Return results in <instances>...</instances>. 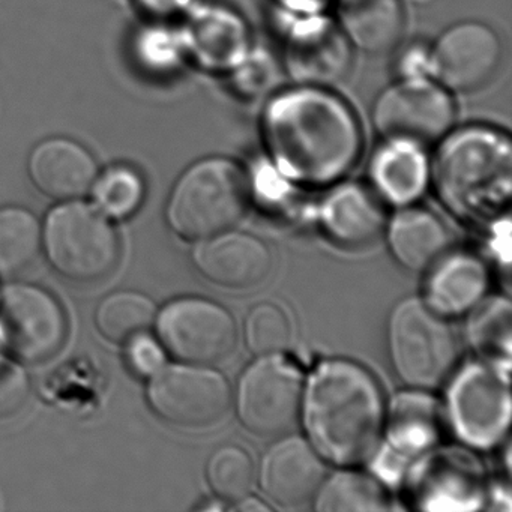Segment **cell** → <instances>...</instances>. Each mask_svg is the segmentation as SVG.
Instances as JSON below:
<instances>
[{
    "label": "cell",
    "mask_w": 512,
    "mask_h": 512,
    "mask_svg": "<svg viewBox=\"0 0 512 512\" xmlns=\"http://www.w3.org/2000/svg\"><path fill=\"white\" fill-rule=\"evenodd\" d=\"M502 43L493 29L463 22L446 29L427 55V71L446 91L473 92L499 70Z\"/></svg>",
    "instance_id": "9a60e30c"
},
{
    "label": "cell",
    "mask_w": 512,
    "mask_h": 512,
    "mask_svg": "<svg viewBox=\"0 0 512 512\" xmlns=\"http://www.w3.org/2000/svg\"><path fill=\"white\" fill-rule=\"evenodd\" d=\"M370 175L380 197L395 205H409L427 188L430 164L424 148L386 140L371 160Z\"/></svg>",
    "instance_id": "d4e9b609"
},
{
    "label": "cell",
    "mask_w": 512,
    "mask_h": 512,
    "mask_svg": "<svg viewBox=\"0 0 512 512\" xmlns=\"http://www.w3.org/2000/svg\"><path fill=\"white\" fill-rule=\"evenodd\" d=\"M404 478L413 505L424 511H475L485 499L484 469L464 449L433 448Z\"/></svg>",
    "instance_id": "7c38bea8"
},
{
    "label": "cell",
    "mask_w": 512,
    "mask_h": 512,
    "mask_svg": "<svg viewBox=\"0 0 512 512\" xmlns=\"http://www.w3.org/2000/svg\"><path fill=\"white\" fill-rule=\"evenodd\" d=\"M262 134L281 175L296 184H335L361 157L355 113L326 88L296 86L275 95L263 112Z\"/></svg>",
    "instance_id": "6da1fadb"
},
{
    "label": "cell",
    "mask_w": 512,
    "mask_h": 512,
    "mask_svg": "<svg viewBox=\"0 0 512 512\" xmlns=\"http://www.w3.org/2000/svg\"><path fill=\"white\" fill-rule=\"evenodd\" d=\"M53 268L74 283H95L112 274L119 260V239L100 209L65 203L50 212L44 232Z\"/></svg>",
    "instance_id": "8992f818"
},
{
    "label": "cell",
    "mask_w": 512,
    "mask_h": 512,
    "mask_svg": "<svg viewBox=\"0 0 512 512\" xmlns=\"http://www.w3.org/2000/svg\"><path fill=\"white\" fill-rule=\"evenodd\" d=\"M389 247L395 260L413 272H428L449 253L448 229L431 211L404 209L389 226Z\"/></svg>",
    "instance_id": "cb8c5ba5"
},
{
    "label": "cell",
    "mask_w": 512,
    "mask_h": 512,
    "mask_svg": "<svg viewBox=\"0 0 512 512\" xmlns=\"http://www.w3.org/2000/svg\"><path fill=\"white\" fill-rule=\"evenodd\" d=\"M40 251L37 218L25 209H0V281H14L28 274Z\"/></svg>",
    "instance_id": "4316f807"
},
{
    "label": "cell",
    "mask_w": 512,
    "mask_h": 512,
    "mask_svg": "<svg viewBox=\"0 0 512 512\" xmlns=\"http://www.w3.org/2000/svg\"><path fill=\"white\" fill-rule=\"evenodd\" d=\"M313 502L314 508L322 512L386 511L391 508L380 482L355 470H341L331 478L326 476Z\"/></svg>",
    "instance_id": "83f0119b"
},
{
    "label": "cell",
    "mask_w": 512,
    "mask_h": 512,
    "mask_svg": "<svg viewBox=\"0 0 512 512\" xmlns=\"http://www.w3.org/2000/svg\"><path fill=\"white\" fill-rule=\"evenodd\" d=\"M29 176L44 196L77 200L86 196L98 178L94 155L67 137H50L35 146L28 163Z\"/></svg>",
    "instance_id": "ffe728a7"
},
{
    "label": "cell",
    "mask_w": 512,
    "mask_h": 512,
    "mask_svg": "<svg viewBox=\"0 0 512 512\" xmlns=\"http://www.w3.org/2000/svg\"><path fill=\"white\" fill-rule=\"evenodd\" d=\"M275 2L293 13L311 16V14H320L331 0H275Z\"/></svg>",
    "instance_id": "8d00e7d4"
},
{
    "label": "cell",
    "mask_w": 512,
    "mask_h": 512,
    "mask_svg": "<svg viewBox=\"0 0 512 512\" xmlns=\"http://www.w3.org/2000/svg\"><path fill=\"white\" fill-rule=\"evenodd\" d=\"M320 220L332 241L346 248L373 244L386 226L382 200L359 184L335 188L320 209Z\"/></svg>",
    "instance_id": "44dd1931"
},
{
    "label": "cell",
    "mask_w": 512,
    "mask_h": 512,
    "mask_svg": "<svg viewBox=\"0 0 512 512\" xmlns=\"http://www.w3.org/2000/svg\"><path fill=\"white\" fill-rule=\"evenodd\" d=\"M28 397L29 382L25 371L13 361L0 358V421L19 415Z\"/></svg>",
    "instance_id": "836d02e7"
},
{
    "label": "cell",
    "mask_w": 512,
    "mask_h": 512,
    "mask_svg": "<svg viewBox=\"0 0 512 512\" xmlns=\"http://www.w3.org/2000/svg\"><path fill=\"white\" fill-rule=\"evenodd\" d=\"M352 44L337 22L319 14L302 16L284 43V65L298 86L331 88L352 70Z\"/></svg>",
    "instance_id": "2e32d148"
},
{
    "label": "cell",
    "mask_w": 512,
    "mask_h": 512,
    "mask_svg": "<svg viewBox=\"0 0 512 512\" xmlns=\"http://www.w3.org/2000/svg\"><path fill=\"white\" fill-rule=\"evenodd\" d=\"M301 370L281 355L260 356L239 380L236 407L245 430L274 439L286 436L301 416Z\"/></svg>",
    "instance_id": "ba28073f"
},
{
    "label": "cell",
    "mask_w": 512,
    "mask_h": 512,
    "mask_svg": "<svg viewBox=\"0 0 512 512\" xmlns=\"http://www.w3.org/2000/svg\"><path fill=\"white\" fill-rule=\"evenodd\" d=\"M256 467L253 458L239 446L218 449L208 463V482L220 499L239 503L253 490Z\"/></svg>",
    "instance_id": "f546056e"
},
{
    "label": "cell",
    "mask_w": 512,
    "mask_h": 512,
    "mask_svg": "<svg viewBox=\"0 0 512 512\" xmlns=\"http://www.w3.org/2000/svg\"><path fill=\"white\" fill-rule=\"evenodd\" d=\"M140 7L154 17H172L182 13L191 0H137Z\"/></svg>",
    "instance_id": "d590c367"
},
{
    "label": "cell",
    "mask_w": 512,
    "mask_h": 512,
    "mask_svg": "<svg viewBox=\"0 0 512 512\" xmlns=\"http://www.w3.org/2000/svg\"><path fill=\"white\" fill-rule=\"evenodd\" d=\"M137 64L151 74H169L181 64L185 53L182 37L163 26L142 29L133 41Z\"/></svg>",
    "instance_id": "d6a6232c"
},
{
    "label": "cell",
    "mask_w": 512,
    "mask_h": 512,
    "mask_svg": "<svg viewBox=\"0 0 512 512\" xmlns=\"http://www.w3.org/2000/svg\"><path fill=\"white\" fill-rule=\"evenodd\" d=\"M67 329L64 310L50 293L13 286L0 295V337L20 361L41 364L58 355Z\"/></svg>",
    "instance_id": "4fadbf2b"
},
{
    "label": "cell",
    "mask_w": 512,
    "mask_h": 512,
    "mask_svg": "<svg viewBox=\"0 0 512 512\" xmlns=\"http://www.w3.org/2000/svg\"><path fill=\"white\" fill-rule=\"evenodd\" d=\"M325 479V460L301 437H284L275 443L260 467L263 493L280 508H301L313 502Z\"/></svg>",
    "instance_id": "e0dca14e"
},
{
    "label": "cell",
    "mask_w": 512,
    "mask_h": 512,
    "mask_svg": "<svg viewBox=\"0 0 512 512\" xmlns=\"http://www.w3.org/2000/svg\"><path fill=\"white\" fill-rule=\"evenodd\" d=\"M392 367L404 385L430 391L446 382L460 358V343L446 317L421 299H406L388 323Z\"/></svg>",
    "instance_id": "5b68a950"
},
{
    "label": "cell",
    "mask_w": 512,
    "mask_h": 512,
    "mask_svg": "<svg viewBox=\"0 0 512 512\" xmlns=\"http://www.w3.org/2000/svg\"><path fill=\"white\" fill-rule=\"evenodd\" d=\"M292 335V323L286 311L269 302L256 305L245 320V341L259 358L284 353L292 343Z\"/></svg>",
    "instance_id": "4dcf8cb0"
},
{
    "label": "cell",
    "mask_w": 512,
    "mask_h": 512,
    "mask_svg": "<svg viewBox=\"0 0 512 512\" xmlns=\"http://www.w3.org/2000/svg\"><path fill=\"white\" fill-rule=\"evenodd\" d=\"M443 410L428 391L401 392L386 413V439L373 454L377 478L397 484L413 461L436 448L442 436Z\"/></svg>",
    "instance_id": "5bb4252c"
},
{
    "label": "cell",
    "mask_w": 512,
    "mask_h": 512,
    "mask_svg": "<svg viewBox=\"0 0 512 512\" xmlns=\"http://www.w3.org/2000/svg\"><path fill=\"white\" fill-rule=\"evenodd\" d=\"M337 25L352 47L379 55L400 41L403 5L400 0H337Z\"/></svg>",
    "instance_id": "603a6c76"
},
{
    "label": "cell",
    "mask_w": 512,
    "mask_h": 512,
    "mask_svg": "<svg viewBox=\"0 0 512 512\" xmlns=\"http://www.w3.org/2000/svg\"><path fill=\"white\" fill-rule=\"evenodd\" d=\"M127 362L134 373L154 377L166 364L164 349L148 335L140 334L127 343Z\"/></svg>",
    "instance_id": "e575fe53"
},
{
    "label": "cell",
    "mask_w": 512,
    "mask_h": 512,
    "mask_svg": "<svg viewBox=\"0 0 512 512\" xmlns=\"http://www.w3.org/2000/svg\"><path fill=\"white\" fill-rule=\"evenodd\" d=\"M181 37L185 53L211 73L232 74L250 56L247 23L235 11L220 5L197 8Z\"/></svg>",
    "instance_id": "ac0fdd59"
},
{
    "label": "cell",
    "mask_w": 512,
    "mask_h": 512,
    "mask_svg": "<svg viewBox=\"0 0 512 512\" xmlns=\"http://www.w3.org/2000/svg\"><path fill=\"white\" fill-rule=\"evenodd\" d=\"M157 332L164 349L188 365L220 364L238 346V326L232 314L208 299L170 302L158 316Z\"/></svg>",
    "instance_id": "30bf717a"
},
{
    "label": "cell",
    "mask_w": 512,
    "mask_h": 512,
    "mask_svg": "<svg viewBox=\"0 0 512 512\" xmlns=\"http://www.w3.org/2000/svg\"><path fill=\"white\" fill-rule=\"evenodd\" d=\"M92 188L101 209L116 218L133 215L145 197L142 176L127 166H115L107 170L100 179L97 178Z\"/></svg>",
    "instance_id": "1f68e13d"
},
{
    "label": "cell",
    "mask_w": 512,
    "mask_h": 512,
    "mask_svg": "<svg viewBox=\"0 0 512 512\" xmlns=\"http://www.w3.org/2000/svg\"><path fill=\"white\" fill-rule=\"evenodd\" d=\"M194 263L215 286L247 290L269 277L274 259L265 242L256 236L229 230L202 241L194 253Z\"/></svg>",
    "instance_id": "d6986e66"
},
{
    "label": "cell",
    "mask_w": 512,
    "mask_h": 512,
    "mask_svg": "<svg viewBox=\"0 0 512 512\" xmlns=\"http://www.w3.org/2000/svg\"><path fill=\"white\" fill-rule=\"evenodd\" d=\"M434 187L443 205L467 221H488L508 211L512 148L502 131L469 125L448 133L434 157Z\"/></svg>",
    "instance_id": "3957f363"
},
{
    "label": "cell",
    "mask_w": 512,
    "mask_h": 512,
    "mask_svg": "<svg viewBox=\"0 0 512 512\" xmlns=\"http://www.w3.org/2000/svg\"><path fill=\"white\" fill-rule=\"evenodd\" d=\"M151 409L187 430L214 427L229 412L232 389L223 374L202 365L163 368L148 389Z\"/></svg>",
    "instance_id": "8fae6325"
},
{
    "label": "cell",
    "mask_w": 512,
    "mask_h": 512,
    "mask_svg": "<svg viewBox=\"0 0 512 512\" xmlns=\"http://www.w3.org/2000/svg\"><path fill=\"white\" fill-rule=\"evenodd\" d=\"M308 442L323 460L355 466L382 442L386 407L376 377L349 359L320 362L304 388L301 410Z\"/></svg>",
    "instance_id": "7a4b0ae2"
},
{
    "label": "cell",
    "mask_w": 512,
    "mask_h": 512,
    "mask_svg": "<svg viewBox=\"0 0 512 512\" xmlns=\"http://www.w3.org/2000/svg\"><path fill=\"white\" fill-rule=\"evenodd\" d=\"M155 314L151 299L140 293L119 292L101 302L95 323L106 340L127 344L154 325Z\"/></svg>",
    "instance_id": "f1b7e54d"
},
{
    "label": "cell",
    "mask_w": 512,
    "mask_h": 512,
    "mask_svg": "<svg viewBox=\"0 0 512 512\" xmlns=\"http://www.w3.org/2000/svg\"><path fill=\"white\" fill-rule=\"evenodd\" d=\"M509 368L475 362L458 371L446 394V416L455 434L473 448L499 445L511 424Z\"/></svg>",
    "instance_id": "52a82bcc"
},
{
    "label": "cell",
    "mask_w": 512,
    "mask_h": 512,
    "mask_svg": "<svg viewBox=\"0 0 512 512\" xmlns=\"http://www.w3.org/2000/svg\"><path fill=\"white\" fill-rule=\"evenodd\" d=\"M248 205L250 184L244 170L227 158H203L176 182L167 220L181 238L206 241L233 230Z\"/></svg>",
    "instance_id": "277c9868"
},
{
    "label": "cell",
    "mask_w": 512,
    "mask_h": 512,
    "mask_svg": "<svg viewBox=\"0 0 512 512\" xmlns=\"http://www.w3.org/2000/svg\"><path fill=\"white\" fill-rule=\"evenodd\" d=\"M488 287L487 266L469 253H448L428 271L427 304L442 316L469 313Z\"/></svg>",
    "instance_id": "7402d4cb"
},
{
    "label": "cell",
    "mask_w": 512,
    "mask_h": 512,
    "mask_svg": "<svg viewBox=\"0 0 512 512\" xmlns=\"http://www.w3.org/2000/svg\"><path fill=\"white\" fill-rule=\"evenodd\" d=\"M511 302L508 298L482 299L470 310L466 338L472 349L490 364L511 365Z\"/></svg>",
    "instance_id": "484cf974"
},
{
    "label": "cell",
    "mask_w": 512,
    "mask_h": 512,
    "mask_svg": "<svg viewBox=\"0 0 512 512\" xmlns=\"http://www.w3.org/2000/svg\"><path fill=\"white\" fill-rule=\"evenodd\" d=\"M455 107L445 88L422 76L389 86L373 106V124L388 142L427 148L442 140L454 124Z\"/></svg>",
    "instance_id": "9c48e42d"
}]
</instances>
